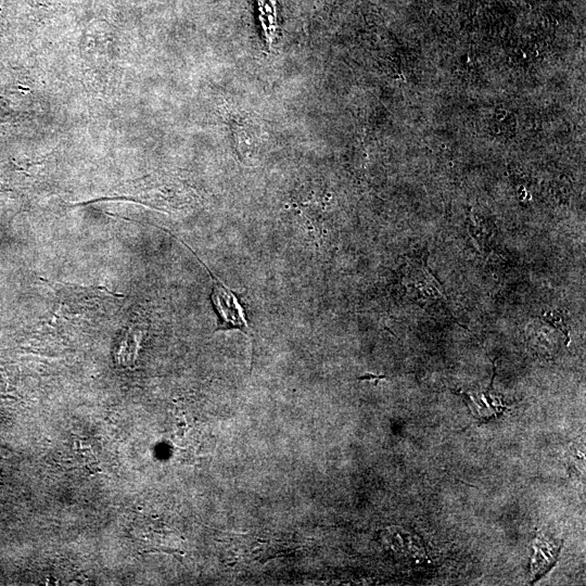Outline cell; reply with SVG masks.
Returning a JSON list of instances; mask_svg holds the SVG:
<instances>
[{
    "label": "cell",
    "mask_w": 586,
    "mask_h": 586,
    "mask_svg": "<svg viewBox=\"0 0 586 586\" xmlns=\"http://www.w3.org/2000/svg\"><path fill=\"white\" fill-rule=\"evenodd\" d=\"M171 237L182 243L196 259L203 265L212 279V292L211 301L217 317V327L215 332L218 331H240L246 334L253 343V332L246 318L245 309L238 297V294L224 284L217 276H215L208 266H206L201 258L194 253V251L176 237L171 231L165 230Z\"/></svg>",
    "instance_id": "cell-1"
},
{
    "label": "cell",
    "mask_w": 586,
    "mask_h": 586,
    "mask_svg": "<svg viewBox=\"0 0 586 586\" xmlns=\"http://www.w3.org/2000/svg\"><path fill=\"white\" fill-rule=\"evenodd\" d=\"M259 20L265 33L266 41L271 44L277 29V12L273 0H258Z\"/></svg>",
    "instance_id": "cell-2"
}]
</instances>
